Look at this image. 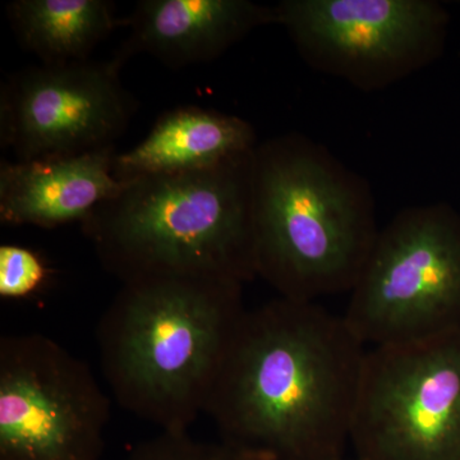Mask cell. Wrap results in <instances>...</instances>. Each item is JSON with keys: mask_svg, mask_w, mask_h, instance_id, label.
Instances as JSON below:
<instances>
[{"mask_svg": "<svg viewBox=\"0 0 460 460\" xmlns=\"http://www.w3.org/2000/svg\"><path fill=\"white\" fill-rule=\"evenodd\" d=\"M256 145L255 128L243 118L181 105L157 117L137 146L115 154L113 174L124 181L142 175L198 171L252 150Z\"/></svg>", "mask_w": 460, "mask_h": 460, "instance_id": "cell-12", "label": "cell"}, {"mask_svg": "<svg viewBox=\"0 0 460 460\" xmlns=\"http://www.w3.org/2000/svg\"><path fill=\"white\" fill-rule=\"evenodd\" d=\"M115 146L84 155L0 164V222L54 229L83 223L122 189L113 174Z\"/></svg>", "mask_w": 460, "mask_h": 460, "instance_id": "cell-11", "label": "cell"}, {"mask_svg": "<svg viewBox=\"0 0 460 460\" xmlns=\"http://www.w3.org/2000/svg\"><path fill=\"white\" fill-rule=\"evenodd\" d=\"M277 25L271 5L250 0H142L123 18L129 35L114 57L148 54L171 69L213 62L260 27Z\"/></svg>", "mask_w": 460, "mask_h": 460, "instance_id": "cell-10", "label": "cell"}, {"mask_svg": "<svg viewBox=\"0 0 460 460\" xmlns=\"http://www.w3.org/2000/svg\"><path fill=\"white\" fill-rule=\"evenodd\" d=\"M350 445L358 460H460V332L367 349Z\"/></svg>", "mask_w": 460, "mask_h": 460, "instance_id": "cell-6", "label": "cell"}, {"mask_svg": "<svg viewBox=\"0 0 460 460\" xmlns=\"http://www.w3.org/2000/svg\"><path fill=\"white\" fill-rule=\"evenodd\" d=\"M378 232L370 183L328 147L299 132L257 144L256 275L278 296L349 293Z\"/></svg>", "mask_w": 460, "mask_h": 460, "instance_id": "cell-4", "label": "cell"}, {"mask_svg": "<svg viewBox=\"0 0 460 460\" xmlns=\"http://www.w3.org/2000/svg\"><path fill=\"white\" fill-rule=\"evenodd\" d=\"M7 16L20 44L41 65L89 60L123 18L109 0H16Z\"/></svg>", "mask_w": 460, "mask_h": 460, "instance_id": "cell-13", "label": "cell"}, {"mask_svg": "<svg viewBox=\"0 0 460 460\" xmlns=\"http://www.w3.org/2000/svg\"><path fill=\"white\" fill-rule=\"evenodd\" d=\"M366 353L343 314L277 296L242 316L205 414L246 460L344 458Z\"/></svg>", "mask_w": 460, "mask_h": 460, "instance_id": "cell-1", "label": "cell"}, {"mask_svg": "<svg viewBox=\"0 0 460 460\" xmlns=\"http://www.w3.org/2000/svg\"><path fill=\"white\" fill-rule=\"evenodd\" d=\"M257 146V145H256ZM120 283L255 280V148L210 168L124 181L81 223Z\"/></svg>", "mask_w": 460, "mask_h": 460, "instance_id": "cell-3", "label": "cell"}, {"mask_svg": "<svg viewBox=\"0 0 460 460\" xmlns=\"http://www.w3.org/2000/svg\"><path fill=\"white\" fill-rule=\"evenodd\" d=\"M365 345L460 332V213L447 202L402 208L378 232L343 314Z\"/></svg>", "mask_w": 460, "mask_h": 460, "instance_id": "cell-5", "label": "cell"}, {"mask_svg": "<svg viewBox=\"0 0 460 460\" xmlns=\"http://www.w3.org/2000/svg\"><path fill=\"white\" fill-rule=\"evenodd\" d=\"M339 460H358V459H357V458H353V459H347V458H345V456H344V458H341V459H339Z\"/></svg>", "mask_w": 460, "mask_h": 460, "instance_id": "cell-16", "label": "cell"}, {"mask_svg": "<svg viewBox=\"0 0 460 460\" xmlns=\"http://www.w3.org/2000/svg\"><path fill=\"white\" fill-rule=\"evenodd\" d=\"M274 7L305 65L362 93L389 89L435 63L450 22L435 0H283Z\"/></svg>", "mask_w": 460, "mask_h": 460, "instance_id": "cell-7", "label": "cell"}, {"mask_svg": "<svg viewBox=\"0 0 460 460\" xmlns=\"http://www.w3.org/2000/svg\"><path fill=\"white\" fill-rule=\"evenodd\" d=\"M127 460H246L219 443L196 440L189 432H160L138 444Z\"/></svg>", "mask_w": 460, "mask_h": 460, "instance_id": "cell-15", "label": "cell"}, {"mask_svg": "<svg viewBox=\"0 0 460 460\" xmlns=\"http://www.w3.org/2000/svg\"><path fill=\"white\" fill-rule=\"evenodd\" d=\"M244 313L238 281L172 277L122 284L96 329L111 395L160 432H189L205 413Z\"/></svg>", "mask_w": 460, "mask_h": 460, "instance_id": "cell-2", "label": "cell"}, {"mask_svg": "<svg viewBox=\"0 0 460 460\" xmlns=\"http://www.w3.org/2000/svg\"><path fill=\"white\" fill-rule=\"evenodd\" d=\"M49 269L40 253L18 244L0 247V296L29 298L47 284Z\"/></svg>", "mask_w": 460, "mask_h": 460, "instance_id": "cell-14", "label": "cell"}, {"mask_svg": "<svg viewBox=\"0 0 460 460\" xmlns=\"http://www.w3.org/2000/svg\"><path fill=\"white\" fill-rule=\"evenodd\" d=\"M124 65L113 57L8 75L0 89L2 147L16 162H35L115 146L138 107L120 80Z\"/></svg>", "mask_w": 460, "mask_h": 460, "instance_id": "cell-9", "label": "cell"}, {"mask_svg": "<svg viewBox=\"0 0 460 460\" xmlns=\"http://www.w3.org/2000/svg\"><path fill=\"white\" fill-rule=\"evenodd\" d=\"M111 414L90 366L62 344L0 338V460H100Z\"/></svg>", "mask_w": 460, "mask_h": 460, "instance_id": "cell-8", "label": "cell"}]
</instances>
